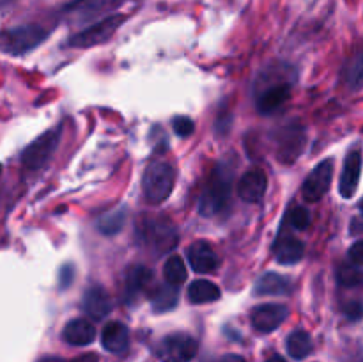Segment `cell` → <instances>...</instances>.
<instances>
[{
  "instance_id": "37",
  "label": "cell",
  "mask_w": 363,
  "mask_h": 362,
  "mask_svg": "<svg viewBox=\"0 0 363 362\" xmlns=\"http://www.w3.org/2000/svg\"><path fill=\"white\" fill-rule=\"evenodd\" d=\"M39 362H64V361L62 358H57V357H45V358H41Z\"/></svg>"
},
{
  "instance_id": "36",
  "label": "cell",
  "mask_w": 363,
  "mask_h": 362,
  "mask_svg": "<svg viewBox=\"0 0 363 362\" xmlns=\"http://www.w3.org/2000/svg\"><path fill=\"white\" fill-rule=\"evenodd\" d=\"M266 362H287V361L284 357H280V355H273V357L268 358Z\"/></svg>"
},
{
  "instance_id": "31",
  "label": "cell",
  "mask_w": 363,
  "mask_h": 362,
  "mask_svg": "<svg viewBox=\"0 0 363 362\" xmlns=\"http://www.w3.org/2000/svg\"><path fill=\"white\" fill-rule=\"evenodd\" d=\"M344 312H346V316L351 322H358L362 318V304L360 302H351V304L344 307Z\"/></svg>"
},
{
  "instance_id": "4",
  "label": "cell",
  "mask_w": 363,
  "mask_h": 362,
  "mask_svg": "<svg viewBox=\"0 0 363 362\" xmlns=\"http://www.w3.org/2000/svg\"><path fill=\"white\" fill-rule=\"evenodd\" d=\"M138 240L145 247L163 252L176 245L177 234L176 229L170 226V222H165L163 219L147 216V219L138 224Z\"/></svg>"
},
{
  "instance_id": "25",
  "label": "cell",
  "mask_w": 363,
  "mask_h": 362,
  "mask_svg": "<svg viewBox=\"0 0 363 362\" xmlns=\"http://www.w3.org/2000/svg\"><path fill=\"white\" fill-rule=\"evenodd\" d=\"M163 275H165L167 284L170 286H181V284L186 280L188 272L186 266H184V261L179 258V256H170L165 263V270H163Z\"/></svg>"
},
{
  "instance_id": "10",
  "label": "cell",
  "mask_w": 363,
  "mask_h": 362,
  "mask_svg": "<svg viewBox=\"0 0 363 362\" xmlns=\"http://www.w3.org/2000/svg\"><path fill=\"white\" fill-rule=\"evenodd\" d=\"M266 188H268L266 174L261 169H254L241 176L240 183H238V195L245 202H259L264 197Z\"/></svg>"
},
{
  "instance_id": "28",
  "label": "cell",
  "mask_w": 363,
  "mask_h": 362,
  "mask_svg": "<svg viewBox=\"0 0 363 362\" xmlns=\"http://www.w3.org/2000/svg\"><path fill=\"white\" fill-rule=\"evenodd\" d=\"M172 126H174V131H176V135H179V137H183V138L190 137V135L194 133V130H195L194 121H191L190 117H186V116L174 117Z\"/></svg>"
},
{
  "instance_id": "23",
  "label": "cell",
  "mask_w": 363,
  "mask_h": 362,
  "mask_svg": "<svg viewBox=\"0 0 363 362\" xmlns=\"http://www.w3.org/2000/svg\"><path fill=\"white\" fill-rule=\"evenodd\" d=\"M179 300V293H177L176 286H170V284H163L158 290L152 293L151 297V305L155 309V312H165L172 311L177 305Z\"/></svg>"
},
{
  "instance_id": "20",
  "label": "cell",
  "mask_w": 363,
  "mask_h": 362,
  "mask_svg": "<svg viewBox=\"0 0 363 362\" xmlns=\"http://www.w3.org/2000/svg\"><path fill=\"white\" fill-rule=\"evenodd\" d=\"M222 297V291L215 283L206 279H197L188 286V300L191 304H209Z\"/></svg>"
},
{
  "instance_id": "15",
  "label": "cell",
  "mask_w": 363,
  "mask_h": 362,
  "mask_svg": "<svg viewBox=\"0 0 363 362\" xmlns=\"http://www.w3.org/2000/svg\"><path fill=\"white\" fill-rule=\"evenodd\" d=\"M94 323H91L85 318L71 319L62 330V339L67 344H73V346H87V344H91L94 341Z\"/></svg>"
},
{
  "instance_id": "26",
  "label": "cell",
  "mask_w": 363,
  "mask_h": 362,
  "mask_svg": "<svg viewBox=\"0 0 363 362\" xmlns=\"http://www.w3.org/2000/svg\"><path fill=\"white\" fill-rule=\"evenodd\" d=\"M337 277H339V283L346 287L358 286L362 283V266L360 265H342L337 272Z\"/></svg>"
},
{
  "instance_id": "33",
  "label": "cell",
  "mask_w": 363,
  "mask_h": 362,
  "mask_svg": "<svg viewBox=\"0 0 363 362\" xmlns=\"http://www.w3.org/2000/svg\"><path fill=\"white\" fill-rule=\"evenodd\" d=\"M71 362H98V357H96V355H92V353H89V355H82V357L73 358Z\"/></svg>"
},
{
  "instance_id": "24",
  "label": "cell",
  "mask_w": 363,
  "mask_h": 362,
  "mask_svg": "<svg viewBox=\"0 0 363 362\" xmlns=\"http://www.w3.org/2000/svg\"><path fill=\"white\" fill-rule=\"evenodd\" d=\"M124 222H126V209L117 208L113 209V212L103 215L101 219L98 220V229L101 234L113 236V234H117L123 229Z\"/></svg>"
},
{
  "instance_id": "22",
  "label": "cell",
  "mask_w": 363,
  "mask_h": 362,
  "mask_svg": "<svg viewBox=\"0 0 363 362\" xmlns=\"http://www.w3.org/2000/svg\"><path fill=\"white\" fill-rule=\"evenodd\" d=\"M287 353L291 355L296 361H301L307 355L312 353L314 350V343H312V337L308 336V332L305 330H294L289 337H287Z\"/></svg>"
},
{
  "instance_id": "8",
  "label": "cell",
  "mask_w": 363,
  "mask_h": 362,
  "mask_svg": "<svg viewBox=\"0 0 363 362\" xmlns=\"http://www.w3.org/2000/svg\"><path fill=\"white\" fill-rule=\"evenodd\" d=\"M333 180V162L325 160L312 169V172L305 177L303 197L308 202H318L328 192Z\"/></svg>"
},
{
  "instance_id": "38",
  "label": "cell",
  "mask_w": 363,
  "mask_h": 362,
  "mask_svg": "<svg viewBox=\"0 0 363 362\" xmlns=\"http://www.w3.org/2000/svg\"><path fill=\"white\" fill-rule=\"evenodd\" d=\"M11 2H14V0H0V6H7Z\"/></svg>"
},
{
  "instance_id": "9",
  "label": "cell",
  "mask_w": 363,
  "mask_h": 362,
  "mask_svg": "<svg viewBox=\"0 0 363 362\" xmlns=\"http://www.w3.org/2000/svg\"><path fill=\"white\" fill-rule=\"evenodd\" d=\"M289 316V309L282 304H262L252 311V325L259 332L269 334L279 329Z\"/></svg>"
},
{
  "instance_id": "32",
  "label": "cell",
  "mask_w": 363,
  "mask_h": 362,
  "mask_svg": "<svg viewBox=\"0 0 363 362\" xmlns=\"http://www.w3.org/2000/svg\"><path fill=\"white\" fill-rule=\"evenodd\" d=\"M362 261H363V243L362 240H358L357 243L350 248V263L362 266Z\"/></svg>"
},
{
  "instance_id": "35",
  "label": "cell",
  "mask_w": 363,
  "mask_h": 362,
  "mask_svg": "<svg viewBox=\"0 0 363 362\" xmlns=\"http://www.w3.org/2000/svg\"><path fill=\"white\" fill-rule=\"evenodd\" d=\"M354 226H353V229H351V233L353 234H360V219H354Z\"/></svg>"
},
{
  "instance_id": "6",
  "label": "cell",
  "mask_w": 363,
  "mask_h": 362,
  "mask_svg": "<svg viewBox=\"0 0 363 362\" xmlns=\"http://www.w3.org/2000/svg\"><path fill=\"white\" fill-rule=\"evenodd\" d=\"M60 135H62V126H57L53 130H48L46 133H43L41 137L35 138L34 142L27 146L23 149V155H21V162L27 169L35 170L45 167L50 162V158L53 156V153L57 151V146L60 142Z\"/></svg>"
},
{
  "instance_id": "14",
  "label": "cell",
  "mask_w": 363,
  "mask_h": 362,
  "mask_svg": "<svg viewBox=\"0 0 363 362\" xmlns=\"http://www.w3.org/2000/svg\"><path fill=\"white\" fill-rule=\"evenodd\" d=\"M101 344L110 353H124L130 346V330L121 322L106 323L101 332Z\"/></svg>"
},
{
  "instance_id": "21",
  "label": "cell",
  "mask_w": 363,
  "mask_h": 362,
  "mask_svg": "<svg viewBox=\"0 0 363 362\" xmlns=\"http://www.w3.org/2000/svg\"><path fill=\"white\" fill-rule=\"evenodd\" d=\"M305 254V245L296 238H286L277 247V261L280 265H296Z\"/></svg>"
},
{
  "instance_id": "19",
  "label": "cell",
  "mask_w": 363,
  "mask_h": 362,
  "mask_svg": "<svg viewBox=\"0 0 363 362\" xmlns=\"http://www.w3.org/2000/svg\"><path fill=\"white\" fill-rule=\"evenodd\" d=\"M293 286H291L289 279L280 273L268 272L264 275L259 277V280L255 283V295H266V297H275V295H289Z\"/></svg>"
},
{
  "instance_id": "30",
  "label": "cell",
  "mask_w": 363,
  "mask_h": 362,
  "mask_svg": "<svg viewBox=\"0 0 363 362\" xmlns=\"http://www.w3.org/2000/svg\"><path fill=\"white\" fill-rule=\"evenodd\" d=\"M74 277V270L71 265H64L62 268H60V275H59V280H60V290H64V287H67L71 284V280H73Z\"/></svg>"
},
{
  "instance_id": "27",
  "label": "cell",
  "mask_w": 363,
  "mask_h": 362,
  "mask_svg": "<svg viewBox=\"0 0 363 362\" xmlns=\"http://www.w3.org/2000/svg\"><path fill=\"white\" fill-rule=\"evenodd\" d=\"M291 226L298 231H303L311 226V212L303 206H296L291 213Z\"/></svg>"
},
{
  "instance_id": "16",
  "label": "cell",
  "mask_w": 363,
  "mask_h": 362,
  "mask_svg": "<svg viewBox=\"0 0 363 362\" xmlns=\"http://www.w3.org/2000/svg\"><path fill=\"white\" fill-rule=\"evenodd\" d=\"M152 280V270H149L147 266H131L126 272V280H124V293H126V300L135 302L151 284Z\"/></svg>"
},
{
  "instance_id": "34",
  "label": "cell",
  "mask_w": 363,
  "mask_h": 362,
  "mask_svg": "<svg viewBox=\"0 0 363 362\" xmlns=\"http://www.w3.org/2000/svg\"><path fill=\"white\" fill-rule=\"evenodd\" d=\"M220 362H247L241 355H225Z\"/></svg>"
},
{
  "instance_id": "18",
  "label": "cell",
  "mask_w": 363,
  "mask_h": 362,
  "mask_svg": "<svg viewBox=\"0 0 363 362\" xmlns=\"http://www.w3.org/2000/svg\"><path fill=\"white\" fill-rule=\"evenodd\" d=\"M291 98L289 84H275L266 87L257 96V109L262 114H272L284 105Z\"/></svg>"
},
{
  "instance_id": "13",
  "label": "cell",
  "mask_w": 363,
  "mask_h": 362,
  "mask_svg": "<svg viewBox=\"0 0 363 362\" xmlns=\"http://www.w3.org/2000/svg\"><path fill=\"white\" fill-rule=\"evenodd\" d=\"M188 261H190V266L197 273H208L216 270L218 266V256L213 251V247L206 241H195L188 247Z\"/></svg>"
},
{
  "instance_id": "17",
  "label": "cell",
  "mask_w": 363,
  "mask_h": 362,
  "mask_svg": "<svg viewBox=\"0 0 363 362\" xmlns=\"http://www.w3.org/2000/svg\"><path fill=\"white\" fill-rule=\"evenodd\" d=\"M305 148V133L301 128H289L280 138L279 158L284 163L296 162Z\"/></svg>"
},
{
  "instance_id": "5",
  "label": "cell",
  "mask_w": 363,
  "mask_h": 362,
  "mask_svg": "<svg viewBox=\"0 0 363 362\" xmlns=\"http://www.w3.org/2000/svg\"><path fill=\"white\" fill-rule=\"evenodd\" d=\"M124 20H126V16H123V14H112V16L103 18L98 23L91 25V27L78 32V34L71 35L67 46H73V48H91V46L106 43L116 34L117 28L124 23Z\"/></svg>"
},
{
  "instance_id": "29",
  "label": "cell",
  "mask_w": 363,
  "mask_h": 362,
  "mask_svg": "<svg viewBox=\"0 0 363 362\" xmlns=\"http://www.w3.org/2000/svg\"><path fill=\"white\" fill-rule=\"evenodd\" d=\"M362 55L358 53L357 57H354L353 64L350 66V77H347V80H350V84L353 85L354 89H358L362 85Z\"/></svg>"
},
{
  "instance_id": "1",
  "label": "cell",
  "mask_w": 363,
  "mask_h": 362,
  "mask_svg": "<svg viewBox=\"0 0 363 362\" xmlns=\"http://www.w3.org/2000/svg\"><path fill=\"white\" fill-rule=\"evenodd\" d=\"M48 38V31L41 25L28 23L0 32V50L9 55H23L38 48Z\"/></svg>"
},
{
  "instance_id": "7",
  "label": "cell",
  "mask_w": 363,
  "mask_h": 362,
  "mask_svg": "<svg viewBox=\"0 0 363 362\" xmlns=\"http://www.w3.org/2000/svg\"><path fill=\"white\" fill-rule=\"evenodd\" d=\"M199 344L190 334L176 332L163 337L156 348V355L163 362H190L197 355Z\"/></svg>"
},
{
  "instance_id": "11",
  "label": "cell",
  "mask_w": 363,
  "mask_h": 362,
  "mask_svg": "<svg viewBox=\"0 0 363 362\" xmlns=\"http://www.w3.org/2000/svg\"><path fill=\"white\" fill-rule=\"evenodd\" d=\"M84 309L92 319L99 322L112 312V298L103 286H91L84 295Z\"/></svg>"
},
{
  "instance_id": "3",
  "label": "cell",
  "mask_w": 363,
  "mask_h": 362,
  "mask_svg": "<svg viewBox=\"0 0 363 362\" xmlns=\"http://www.w3.org/2000/svg\"><path fill=\"white\" fill-rule=\"evenodd\" d=\"M230 192H233L230 177L223 170H218L202 194L201 202H199V212L204 216H215L222 213L229 204Z\"/></svg>"
},
{
  "instance_id": "12",
  "label": "cell",
  "mask_w": 363,
  "mask_h": 362,
  "mask_svg": "<svg viewBox=\"0 0 363 362\" xmlns=\"http://www.w3.org/2000/svg\"><path fill=\"white\" fill-rule=\"evenodd\" d=\"M362 176V155L358 151L350 153L344 163L342 174H340L339 192L344 199H351L358 190Z\"/></svg>"
},
{
  "instance_id": "2",
  "label": "cell",
  "mask_w": 363,
  "mask_h": 362,
  "mask_svg": "<svg viewBox=\"0 0 363 362\" xmlns=\"http://www.w3.org/2000/svg\"><path fill=\"white\" fill-rule=\"evenodd\" d=\"M176 181V170L167 162H152L142 176V190L152 204L163 202L170 195Z\"/></svg>"
}]
</instances>
